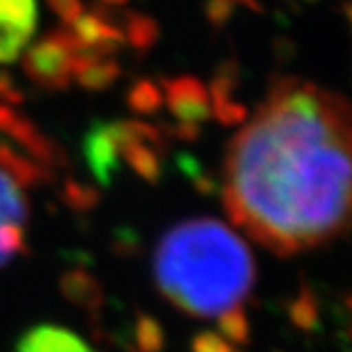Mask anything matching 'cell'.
Segmentation results:
<instances>
[{"instance_id":"2","label":"cell","mask_w":352,"mask_h":352,"mask_svg":"<svg viewBox=\"0 0 352 352\" xmlns=\"http://www.w3.org/2000/svg\"><path fill=\"white\" fill-rule=\"evenodd\" d=\"M153 274L164 297L185 314L234 320L253 291L255 261L225 223L193 219L162 238Z\"/></svg>"},{"instance_id":"1","label":"cell","mask_w":352,"mask_h":352,"mask_svg":"<svg viewBox=\"0 0 352 352\" xmlns=\"http://www.w3.org/2000/svg\"><path fill=\"white\" fill-rule=\"evenodd\" d=\"M350 111L338 94L285 83L234 136L223 170L225 208L278 255L338 238L350 217Z\"/></svg>"},{"instance_id":"3","label":"cell","mask_w":352,"mask_h":352,"mask_svg":"<svg viewBox=\"0 0 352 352\" xmlns=\"http://www.w3.org/2000/svg\"><path fill=\"white\" fill-rule=\"evenodd\" d=\"M26 228V195L5 170H0V267L7 265L23 248Z\"/></svg>"},{"instance_id":"4","label":"cell","mask_w":352,"mask_h":352,"mask_svg":"<svg viewBox=\"0 0 352 352\" xmlns=\"http://www.w3.org/2000/svg\"><path fill=\"white\" fill-rule=\"evenodd\" d=\"M36 21V0H0V64L13 62L28 47Z\"/></svg>"},{"instance_id":"5","label":"cell","mask_w":352,"mask_h":352,"mask_svg":"<svg viewBox=\"0 0 352 352\" xmlns=\"http://www.w3.org/2000/svg\"><path fill=\"white\" fill-rule=\"evenodd\" d=\"M13 352H94L89 344L66 327L36 324L23 333Z\"/></svg>"}]
</instances>
